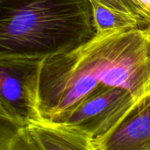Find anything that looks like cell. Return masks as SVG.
<instances>
[{"label": "cell", "instance_id": "cell-4", "mask_svg": "<svg viewBox=\"0 0 150 150\" xmlns=\"http://www.w3.org/2000/svg\"><path fill=\"white\" fill-rule=\"evenodd\" d=\"M139 101L119 87L100 89L55 124H61L97 142L112 133Z\"/></svg>", "mask_w": 150, "mask_h": 150}, {"label": "cell", "instance_id": "cell-9", "mask_svg": "<svg viewBox=\"0 0 150 150\" xmlns=\"http://www.w3.org/2000/svg\"><path fill=\"white\" fill-rule=\"evenodd\" d=\"M130 10L150 26V0H125Z\"/></svg>", "mask_w": 150, "mask_h": 150}, {"label": "cell", "instance_id": "cell-8", "mask_svg": "<svg viewBox=\"0 0 150 150\" xmlns=\"http://www.w3.org/2000/svg\"><path fill=\"white\" fill-rule=\"evenodd\" d=\"M0 150H44V149L28 127H17L1 120Z\"/></svg>", "mask_w": 150, "mask_h": 150}, {"label": "cell", "instance_id": "cell-2", "mask_svg": "<svg viewBox=\"0 0 150 150\" xmlns=\"http://www.w3.org/2000/svg\"><path fill=\"white\" fill-rule=\"evenodd\" d=\"M96 34L91 0H0V58L45 60Z\"/></svg>", "mask_w": 150, "mask_h": 150}, {"label": "cell", "instance_id": "cell-6", "mask_svg": "<svg viewBox=\"0 0 150 150\" xmlns=\"http://www.w3.org/2000/svg\"><path fill=\"white\" fill-rule=\"evenodd\" d=\"M28 127L44 150H97L90 137L61 124L40 121Z\"/></svg>", "mask_w": 150, "mask_h": 150}, {"label": "cell", "instance_id": "cell-1", "mask_svg": "<svg viewBox=\"0 0 150 150\" xmlns=\"http://www.w3.org/2000/svg\"><path fill=\"white\" fill-rule=\"evenodd\" d=\"M123 88L150 96V26L97 33L73 51L42 61L38 91L41 121L57 123L97 91Z\"/></svg>", "mask_w": 150, "mask_h": 150}, {"label": "cell", "instance_id": "cell-7", "mask_svg": "<svg viewBox=\"0 0 150 150\" xmlns=\"http://www.w3.org/2000/svg\"><path fill=\"white\" fill-rule=\"evenodd\" d=\"M91 2L93 7L94 25L97 33L125 28L149 27L130 12L105 6L94 0H91Z\"/></svg>", "mask_w": 150, "mask_h": 150}, {"label": "cell", "instance_id": "cell-3", "mask_svg": "<svg viewBox=\"0 0 150 150\" xmlns=\"http://www.w3.org/2000/svg\"><path fill=\"white\" fill-rule=\"evenodd\" d=\"M40 59L0 58V118L26 127L41 121L38 109Z\"/></svg>", "mask_w": 150, "mask_h": 150}, {"label": "cell", "instance_id": "cell-5", "mask_svg": "<svg viewBox=\"0 0 150 150\" xmlns=\"http://www.w3.org/2000/svg\"><path fill=\"white\" fill-rule=\"evenodd\" d=\"M94 145L97 150H150V96L140 100L120 125Z\"/></svg>", "mask_w": 150, "mask_h": 150}, {"label": "cell", "instance_id": "cell-10", "mask_svg": "<svg viewBox=\"0 0 150 150\" xmlns=\"http://www.w3.org/2000/svg\"><path fill=\"white\" fill-rule=\"evenodd\" d=\"M97 1L105 6L111 7V8H114L117 9L119 11H127V12H130L133 15L136 16L135 14H134V12L130 10V8L127 6V3L125 2V0H94ZM137 17V16H136ZM138 18V17H137ZM141 19V18H140ZM142 20V19H141ZM143 22V21H142ZM144 23V22H143Z\"/></svg>", "mask_w": 150, "mask_h": 150}]
</instances>
